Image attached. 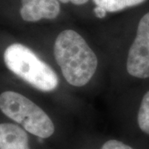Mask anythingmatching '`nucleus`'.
Masks as SVG:
<instances>
[{
	"mask_svg": "<svg viewBox=\"0 0 149 149\" xmlns=\"http://www.w3.org/2000/svg\"><path fill=\"white\" fill-rule=\"evenodd\" d=\"M146 0H93L95 4L100 7L107 13H116L125 8L138 6Z\"/></svg>",
	"mask_w": 149,
	"mask_h": 149,
	"instance_id": "0eeeda50",
	"label": "nucleus"
},
{
	"mask_svg": "<svg viewBox=\"0 0 149 149\" xmlns=\"http://www.w3.org/2000/svg\"><path fill=\"white\" fill-rule=\"evenodd\" d=\"M0 110L40 139H47L55 132L53 122L46 112L17 92L8 91L0 94Z\"/></svg>",
	"mask_w": 149,
	"mask_h": 149,
	"instance_id": "7ed1b4c3",
	"label": "nucleus"
},
{
	"mask_svg": "<svg viewBox=\"0 0 149 149\" xmlns=\"http://www.w3.org/2000/svg\"><path fill=\"white\" fill-rule=\"evenodd\" d=\"M3 60L8 69L38 91L50 92L57 88L58 76L52 68L21 43L6 48Z\"/></svg>",
	"mask_w": 149,
	"mask_h": 149,
	"instance_id": "f03ea898",
	"label": "nucleus"
},
{
	"mask_svg": "<svg viewBox=\"0 0 149 149\" xmlns=\"http://www.w3.org/2000/svg\"><path fill=\"white\" fill-rule=\"evenodd\" d=\"M126 67L133 77L149 78V12L139 21L136 37L128 51Z\"/></svg>",
	"mask_w": 149,
	"mask_h": 149,
	"instance_id": "20e7f679",
	"label": "nucleus"
},
{
	"mask_svg": "<svg viewBox=\"0 0 149 149\" xmlns=\"http://www.w3.org/2000/svg\"><path fill=\"white\" fill-rule=\"evenodd\" d=\"M94 13L96 17L98 18H104L105 17L107 14V12L104 8H102L100 7H98V6H95V8H94Z\"/></svg>",
	"mask_w": 149,
	"mask_h": 149,
	"instance_id": "9d476101",
	"label": "nucleus"
},
{
	"mask_svg": "<svg viewBox=\"0 0 149 149\" xmlns=\"http://www.w3.org/2000/svg\"><path fill=\"white\" fill-rule=\"evenodd\" d=\"M101 149H133L130 146L118 140H109L102 146Z\"/></svg>",
	"mask_w": 149,
	"mask_h": 149,
	"instance_id": "1a4fd4ad",
	"label": "nucleus"
},
{
	"mask_svg": "<svg viewBox=\"0 0 149 149\" xmlns=\"http://www.w3.org/2000/svg\"><path fill=\"white\" fill-rule=\"evenodd\" d=\"M59 1L62 3H71L74 5H83V4H85L89 0H59Z\"/></svg>",
	"mask_w": 149,
	"mask_h": 149,
	"instance_id": "9b49d317",
	"label": "nucleus"
},
{
	"mask_svg": "<svg viewBox=\"0 0 149 149\" xmlns=\"http://www.w3.org/2000/svg\"><path fill=\"white\" fill-rule=\"evenodd\" d=\"M138 124L144 133L149 135V91L144 94L138 113Z\"/></svg>",
	"mask_w": 149,
	"mask_h": 149,
	"instance_id": "6e6552de",
	"label": "nucleus"
},
{
	"mask_svg": "<svg viewBox=\"0 0 149 149\" xmlns=\"http://www.w3.org/2000/svg\"><path fill=\"white\" fill-rule=\"evenodd\" d=\"M0 149H30L27 131L14 123H0Z\"/></svg>",
	"mask_w": 149,
	"mask_h": 149,
	"instance_id": "423d86ee",
	"label": "nucleus"
},
{
	"mask_svg": "<svg viewBox=\"0 0 149 149\" xmlns=\"http://www.w3.org/2000/svg\"><path fill=\"white\" fill-rule=\"evenodd\" d=\"M19 15L26 22L56 18L61 13L59 0H20Z\"/></svg>",
	"mask_w": 149,
	"mask_h": 149,
	"instance_id": "39448f33",
	"label": "nucleus"
},
{
	"mask_svg": "<svg viewBox=\"0 0 149 149\" xmlns=\"http://www.w3.org/2000/svg\"><path fill=\"white\" fill-rule=\"evenodd\" d=\"M54 56L70 85L81 87L90 82L98 66V58L85 40L74 30L59 33L54 44Z\"/></svg>",
	"mask_w": 149,
	"mask_h": 149,
	"instance_id": "f257e3e1",
	"label": "nucleus"
}]
</instances>
